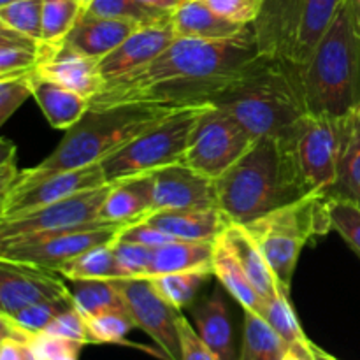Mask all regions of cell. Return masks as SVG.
<instances>
[{
	"instance_id": "obj_1",
	"label": "cell",
	"mask_w": 360,
	"mask_h": 360,
	"mask_svg": "<svg viewBox=\"0 0 360 360\" xmlns=\"http://www.w3.org/2000/svg\"><path fill=\"white\" fill-rule=\"evenodd\" d=\"M259 56L253 30L221 41L176 37L150 63L105 81L90 105L213 104Z\"/></svg>"
},
{
	"instance_id": "obj_18",
	"label": "cell",
	"mask_w": 360,
	"mask_h": 360,
	"mask_svg": "<svg viewBox=\"0 0 360 360\" xmlns=\"http://www.w3.org/2000/svg\"><path fill=\"white\" fill-rule=\"evenodd\" d=\"M174 39L171 16L160 23L143 25L136 28L118 48L98 60L102 77L104 81H111L146 65L151 60L157 58Z\"/></svg>"
},
{
	"instance_id": "obj_43",
	"label": "cell",
	"mask_w": 360,
	"mask_h": 360,
	"mask_svg": "<svg viewBox=\"0 0 360 360\" xmlns=\"http://www.w3.org/2000/svg\"><path fill=\"white\" fill-rule=\"evenodd\" d=\"M27 74L0 77V125H6L28 97H34Z\"/></svg>"
},
{
	"instance_id": "obj_38",
	"label": "cell",
	"mask_w": 360,
	"mask_h": 360,
	"mask_svg": "<svg viewBox=\"0 0 360 360\" xmlns=\"http://www.w3.org/2000/svg\"><path fill=\"white\" fill-rule=\"evenodd\" d=\"M74 301L72 297L67 299H55V301L39 302V304L27 306V308L20 309V311L13 313V315H0L6 322L14 326L16 329L23 330V333L35 334L42 333L60 313L65 309L72 308Z\"/></svg>"
},
{
	"instance_id": "obj_54",
	"label": "cell",
	"mask_w": 360,
	"mask_h": 360,
	"mask_svg": "<svg viewBox=\"0 0 360 360\" xmlns=\"http://www.w3.org/2000/svg\"><path fill=\"white\" fill-rule=\"evenodd\" d=\"M355 16H357V28H359V34H360V2H355Z\"/></svg>"
},
{
	"instance_id": "obj_46",
	"label": "cell",
	"mask_w": 360,
	"mask_h": 360,
	"mask_svg": "<svg viewBox=\"0 0 360 360\" xmlns=\"http://www.w3.org/2000/svg\"><path fill=\"white\" fill-rule=\"evenodd\" d=\"M179 345H181V360H218L210 347L202 341L197 329L190 323L183 313L178 316Z\"/></svg>"
},
{
	"instance_id": "obj_28",
	"label": "cell",
	"mask_w": 360,
	"mask_h": 360,
	"mask_svg": "<svg viewBox=\"0 0 360 360\" xmlns=\"http://www.w3.org/2000/svg\"><path fill=\"white\" fill-rule=\"evenodd\" d=\"M290 345L271 327L262 315L245 311V330L239 360H285Z\"/></svg>"
},
{
	"instance_id": "obj_15",
	"label": "cell",
	"mask_w": 360,
	"mask_h": 360,
	"mask_svg": "<svg viewBox=\"0 0 360 360\" xmlns=\"http://www.w3.org/2000/svg\"><path fill=\"white\" fill-rule=\"evenodd\" d=\"M60 274L0 259V311L13 315L27 306L72 297Z\"/></svg>"
},
{
	"instance_id": "obj_52",
	"label": "cell",
	"mask_w": 360,
	"mask_h": 360,
	"mask_svg": "<svg viewBox=\"0 0 360 360\" xmlns=\"http://www.w3.org/2000/svg\"><path fill=\"white\" fill-rule=\"evenodd\" d=\"M316 360H338V359L330 357L329 354H326V352H323V350H320V348L316 347Z\"/></svg>"
},
{
	"instance_id": "obj_12",
	"label": "cell",
	"mask_w": 360,
	"mask_h": 360,
	"mask_svg": "<svg viewBox=\"0 0 360 360\" xmlns=\"http://www.w3.org/2000/svg\"><path fill=\"white\" fill-rule=\"evenodd\" d=\"M109 190H111V183L97 186V188L84 190L76 195L48 204L39 210L28 211L25 214L0 218V241L97 224L101 221L102 204H104Z\"/></svg>"
},
{
	"instance_id": "obj_49",
	"label": "cell",
	"mask_w": 360,
	"mask_h": 360,
	"mask_svg": "<svg viewBox=\"0 0 360 360\" xmlns=\"http://www.w3.org/2000/svg\"><path fill=\"white\" fill-rule=\"evenodd\" d=\"M0 360H39L35 352L25 340L11 334H2Z\"/></svg>"
},
{
	"instance_id": "obj_25",
	"label": "cell",
	"mask_w": 360,
	"mask_h": 360,
	"mask_svg": "<svg viewBox=\"0 0 360 360\" xmlns=\"http://www.w3.org/2000/svg\"><path fill=\"white\" fill-rule=\"evenodd\" d=\"M224 236L229 245H231L234 255L238 257L243 269L248 274L250 281L255 285L259 294L262 295L264 302L267 299L274 297L278 292H287L278 281L276 274H274L271 264L267 262L262 250L259 248L255 239L252 238V234L243 225L229 224L227 229L224 231ZM287 294H290V292H287Z\"/></svg>"
},
{
	"instance_id": "obj_26",
	"label": "cell",
	"mask_w": 360,
	"mask_h": 360,
	"mask_svg": "<svg viewBox=\"0 0 360 360\" xmlns=\"http://www.w3.org/2000/svg\"><path fill=\"white\" fill-rule=\"evenodd\" d=\"M213 276L220 281L221 287L227 294H231L243 311H253L262 315L264 311V299L255 288V285L250 281L248 274L239 264L238 257L232 252L231 245L227 243L225 236L214 241L213 253Z\"/></svg>"
},
{
	"instance_id": "obj_48",
	"label": "cell",
	"mask_w": 360,
	"mask_h": 360,
	"mask_svg": "<svg viewBox=\"0 0 360 360\" xmlns=\"http://www.w3.org/2000/svg\"><path fill=\"white\" fill-rule=\"evenodd\" d=\"M20 172L16 167V146L9 139L2 137L0 139V197L13 188L16 179L20 178Z\"/></svg>"
},
{
	"instance_id": "obj_16",
	"label": "cell",
	"mask_w": 360,
	"mask_h": 360,
	"mask_svg": "<svg viewBox=\"0 0 360 360\" xmlns=\"http://www.w3.org/2000/svg\"><path fill=\"white\" fill-rule=\"evenodd\" d=\"M153 178V211L218 207L217 181L185 164L150 172Z\"/></svg>"
},
{
	"instance_id": "obj_19",
	"label": "cell",
	"mask_w": 360,
	"mask_h": 360,
	"mask_svg": "<svg viewBox=\"0 0 360 360\" xmlns=\"http://www.w3.org/2000/svg\"><path fill=\"white\" fill-rule=\"evenodd\" d=\"M139 25L132 21L94 16L83 11L62 44L90 58L102 60L118 48Z\"/></svg>"
},
{
	"instance_id": "obj_40",
	"label": "cell",
	"mask_w": 360,
	"mask_h": 360,
	"mask_svg": "<svg viewBox=\"0 0 360 360\" xmlns=\"http://www.w3.org/2000/svg\"><path fill=\"white\" fill-rule=\"evenodd\" d=\"M91 345L122 343L127 334L136 327L127 309H111L94 316H84Z\"/></svg>"
},
{
	"instance_id": "obj_2",
	"label": "cell",
	"mask_w": 360,
	"mask_h": 360,
	"mask_svg": "<svg viewBox=\"0 0 360 360\" xmlns=\"http://www.w3.org/2000/svg\"><path fill=\"white\" fill-rule=\"evenodd\" d=\"M217 181L218 210L229 224L248 225L311 192L292 144L259 137Z\"/></svg>"
},
{
	"instance_id": "obj_11",
	"label": "cell",
	"mask_w": 360,
	"mask_h": 360,
	"mask_svg": "<svg viewBox=\"0 0 360 360\" xmlns=\"http://www.w3.org/2000/svg\"><path fill=\"white\" fill-rule=\"evenodd\" d=\"M253 143L255 137L234 116L207 104L193 125L181 164L218 179Z\"/></svg>"
},
{
	"instance_id": "obj_13",
	"label": "cell",
	"mask_w": 360,
	"mask_h": 360,
	"mask_svg": "<svg viewBox=\"0 0 360 360\" xmlns=\"http://www.w3.org/2000/svg\"><path fill=\"white\" fill-rule=\"evenodd\" d=\"M112 281L137 329L144 330L169 360H181L178 330L181 311L158 294L150 278H120Z\"/></svg>"
},
{
	"instance_id": "obj_30",
	"label": "cell",
	"mask_w": 360,
	"mask_h": 360,
	"mask_svg": "<svg viewBox=\"0 0 360 360\" xmlns=\"http://www.w3.org/2000/svg\"><path fill=\"white\" fill-rule=\"evenodd\" d=\"M115 241L95 246L81 255L74 257L69 262L62 264L55 273L70 281L79 280H120L123 278L122 269L116 260Z\"/></svg>"
},
{
	"instance_id": "obj_41",
	"label": "cell",
	"mask_w": 360,
	"mask_h": 360,
	"mask_svg": "<svg viewBox=\"0 0 360 360\" xmlns=\"http://www.w3.org/2000/svg\"><path fill=\"white\" fill-rule=\"evenodd\" d=\"M112 248H115V255L123 278H150L155 248L139 245V243L120 241V239H116Z\"/></svg>"
},
{
	"instance_id": "obj_47",
	"label": "cell",
	"mask_w": 360,
	"mask_h": 360,
	"mask_svg": "<svg viewBox=\"0 0 360 360\" xmlns=\"http://www.w3.org/2000/svg\"><path fill=\"white\" fill-rule=\"evenodd\" d=\"M120 241H129V243H139V245L151 246V248H157V246L165 245V243L176 241L171 236L165 234L160 229L153 227L151 224H148L146 220L139 221L136 225H129V227L123 229L118 234Z\"/></svg>"
},
{
	"instance_id": "obj_53",
	"label": "cell",
	"mask_w": 360,
	"mask_h": 360,
	"mask_svg": "<svg viewBox=\"0 0 360 360\" xmlns=\"http://www.w3.org/2000/svg\"><path fill=\"white\" fill-rule=\"evenodd\" d=\"M285 360H308V359H304V357H301V355L299 354H295V352H288V355L287 357H285Z\"/></svg>"
},
{
	"instance_id": "obj_14",
	"label": "cell",
	"mask_w": 360,
	"mask_h": 360,
	"mask_svg": "<svg viewBox=\"0 0 360 360\" xmlns=\"http://www.w3.org/2000/svg\"><path fill=\"white\" fill-rule=\"evenodd\" d=\"M102 185H108V179L101 164L16 181L6 195L0 197V218L25 214Z\"/></svg>"
},
{
	"instance_id": "obj_8",
	"label": "cell",
	"mask_w": 360,
	"mask_h": 360,
	"mask_svg": "<svg viewBox=\"0 0 360 360\" xmlns=\"http://www.w3.org/2000/svg\"><path fill=\"white\" fill-rule=\"evenodd\" d=\"M206 105L174 109L167 118L105 158L101 165L108 183L150 174L167 165L181 164L193 125Z\"/></svg>"
},
{
	"instance_id": "obj_20",
	"label": "cell",
	"mask_w": 360,
	"mask_h": 360,
	"mask_svg": "<svg viewBox=\"0 0 360 360\" xmlns=\"http://www.w3.org/2000/svg\"><path fill=\"white\" fill-rule=\"evenodd\" d=\"M176 37L221 41L245 35L252 25H239L211 9L204 0H183L171 13Z\"/></svg>"
},
{
	"instance_id": "obj_9",
	"label": "cell",
	"mask_w": 360,
	"mask_h": 360,
	"mask_svg": "<svg viewBox=\"0 0 360 360\" xmlns=\"http://www.w3.org/2000/svg\"><path fill=\"white\" fill-rule=\"evenodd\" d=\"M352 116L306 115L290 144L311 192L327 193L336 183L341 160L354 139Z\"/></svg>"
},
{
	"instance_id": "obj_35",
	"label": "cell",
	"mask_w": 360,
	"mask_h": 360,
	"mask_svg": "<svg viewBox=\"0 0 360 360\" xmlns=\"http://www.w3.org/2000/svg\"><path fill=\"white\" fill-rule=\"evenodd\" d=\"M84 11L94 16L112 18V20L132 21L139 25H153L169 20L171 13L153 9L141 0H94Z\"/></svg>"
},
{
	"instance_id": "obj_56",
	"label": "cell",
	"mask_w": 360,
	"mask_h": 360,
	"mask_svg": "<svg viewBox=\"0 0 360 360\" xmlns=\"http://www.w3.org/2000/svg\"><path fill=\"white\" fill-rule=\"evenodd\" d=\"M91 2H94V0H81V4H83L84 7H88V6H90Z\"/></svg>"
},
{
	"instance_id": "obj_23",
	"label": "cell",
	"mask_w": 360,
	"mask_h": 360,
	"mask_svg": "<svg viewBox=\"0 0 360 360\" xmlns=\"http://www.w3.org/2000/svg\"><path fill=\"white\" fill-rule=\"evenodd\" d=\"M27 76L32 95L53 129L69 130L90 109V98L41 76L35 69L28 70Z\"/></svg>"
},
{
	"instance_id": "obj_37",
	"label": "cell",
	"mask_w": 360,
	"mask_h": 360,
	"mask_svg": "<svg viewBox=\"0 0 360 360\" xmlns=\"http://www.w3.org/2000/svg\"><path fill=\"white\" fill-rule=\"evenodd\" d=\"M333 200H345L360 207V134H355L341 160L336 183L326 193Z\"/></svg>"
},
{
	"instance_id": "obj_24",
	"label": "cell",
	"mask_w": 360,
	"mask_h": 360,
	"mask_svg": "<svg viewBox=\"0 0 360 360\" xmlns=\"http://www.w3.org/2000/svg\"><path fill=\"white\" fill-rule=\"evenodd\" d=\"M190 308L195 320L197 333L218 360H239L236 355L231 311L224 292L217 288L213 295L193 302Z\"/></svg>"
},
{
	"instance_id": "obj_32",
	"label": "cell",
	"mask_w": 360,
	"mask_h": 360,
	"mask_svg": "<svg viewBox=\"0 0 360 360\" xmlns=\"http://www.w3.org/2000/svg\"><path fill=\"white\" fill-rule=\"evenodd\" d=\"M213 276V271L210 269H193L181 271V273L160 274V276L150 278L153 287L158 294L165 299L176 309H185L195 302L197 295L202 290L207 280Z\"/></svg>"
},
{
	"instance_id": "obj_17",
	"label": "cell",
	"mask_w": 360,
	"mask_h": 360,
	"mask_svg": "<svg viewBox=\"0 0 360 360\" xmlns=\"http://www.w3.org/2000/svg\"><path fill=\"white\" fill-rule=\"evenodd\" d=\"M41 76L91 98L104 88V77L101 74L98 60L84 56L65 44H41V58L35 67Z\"/></svg>"
},
{
	"instance_id": "obj_33",
	"label": "cell",
	"mask_w": 360,
	"mask_h": 360,
	"mask_svg": "<svg viewBox=\"0 0 360 360\" xmlns=\"http://www.w3.org/2000/svg\"><path fill=\"white\" fill-rule=\"evenodd\" d=\"M72 301L83 316H94L111 309H127L112 280L72 281Z\"/></svg>"
},
{
	"instance_id": "obj_4",
	"label": "cell",
	"mask_w": 360,
	"mask_h": 360,
	"mask_svg": "<svg viewBox=\"0 0 360 360\" xmlns=\"http://www.w3.org/2000/svg\"><path fill=\"white\" fill-rule=\"evenodd\" d=\"M174 109L178 108L158 104H116L108 108L90 105L79 122L67 130L55 151L34 167L21 171L16 181L102 164L130 141L167 118Z\"/></svg>"
},
{
	"instance_id": "obj_50",
	"label": "cell",
	"mask_w": 360,
	"mask_h": 360,
	"mask_svg": "<svg viewBox=\"0 0 360 360\" xmlns=\"http://www.w3.org/2000/svg\"><path fill=\"white\" fill-rule=\"evenodd\" d=\"M141 2L146 4V6H150V7H153V9L165 11V13H172V11H174L176 7L183 2V0H141Z\"/></svg>"
},
{
	"instance_id": "obj_27",
	"label": "cell",
	"mask_w": 360,
	"mask_h": 360,
	"mask_svg": "<svg viewBox=\"0 0 360 360\" xmlns=\"http://www.w3.org/2000/svg\"><path fill=\"white\" fill-rule=\"evenodd\" d=\"M213 243L171 241L153 250L150 278L181 271L210 269L213 271Z\"/></svg>"
},
{
	"instance_id": "obj_39",
	"label": "cell",
	"mask_w": 360,
	"mask_h": 360,
	"mask_svg": "<svg viewBox=\"0 0 360 360\" xmlns=\"http://www.w3.org/2000/svg\"><path fill=\"white\" fill-rule=\"evenodd\" d=\"M0 27L42 41V0H16L0 6Z\"/></svg>"
},
{
	"instance_id": "obj_5",
	"label": "cell",
	"mask_w": 360,
	"mask_h": 360,
	"mask_svg": "<svg viewBox=\"0 0 360 360\" xmlns=\"http://www.w3.org/2000/svg\"><path fill=\"white\" fill-rule=\"evenodd\" d=\"M301 74L309 115H354L360 102V34L354 0H345Z\"/></svg>"
},
{
	"instance_id": "obj_7",
	"label": "cell",
	"mask_w": 360,
	"mask_h": 360,
	"mask_svg": "<svg viewBox=\"0 0 360 360\" xmlns=\"http://www.w3.org/2000/svg\"><path fill=\"white\" fill-rule=\"evenodd\" d=\"M243 227L262 250L281 287L290 292L302 248L309 239L326 236L333 229L330 199L326 193H309Z\"/></svg>"
},
{
	"instance_id": "obj_44",
	"label": "cell",
	"mask_w": 360,
	"mask_h": 360,
	"mask_svg": "<svg viewBox=\"0 0 360 360\" xmlns=\"http://www.w3.org/2000/svg\"><path fill=\"white\" fill-rule=\"evenodd\" d=\"M42 333L51 334V336L56 338H63V340L77 341V343L83 345H91L86 320H84V316L81 315L79 309H77L76 306L60 313Z\"/></svg>"
},
{
	"instance_id": "obj_55",
	"label": "cell",
	"mask_w": 360,
	"mask_h": 360,
	"mask_svg": "<svg viewBox=\"0 0 360 360\" xmlns=\"http://www.w3.org/2000/svg\"><path fill=\"white\" fill-rule=\"evenodd\" d=\"M11 2H16V0H0V6H7Z\"/></svg>"
},
{
	"instance_id": "obj_29",
	"label": "cell",
	"mask_w": 360,
	"mask_h": 360,
	"mask_svg": "<svg viewBox=\"0 0 360 360\" xmlns=\"http://www.w3.org/2000/svg\"><path fill=\"white\" fill-rule=\"evenodd\" d=\"M287 292H278L274 297L264 302L262 316L271 323L274 330L290 345V350L308 360H316V347L306 338L297 315L290 304Z\"/></svg>"
},
{
	"instance_id": "obj_3",
	"label": "cell",
	"mask_w": 360,
	"mask_h": 360,
	"mask_svg": "<svg viewBox=\"0 0 360 360\" xmlns=\"http://www.w3.org/2000/svg\"><path fill=\"white\" fill-rule=\"evenodd\" d=\"M213 104L234 116L255 139L276 137L287 143L309 115L301 67L266 55H260Z\"/></svg>"
},
{
	"instance_id": "obj_22",
	"label": "cell",
	"mask_w": 360,
	"mask_h": 360,
	"mask_svg": "<svg viewBox=\"0 0 360 360\" xmlns=\"http://www.w3.org/2000/svg\"><path fill=\"white\" fill-rule=\"evenodd\" d=\"M148 224L160 229L176 241L213 243L224 234L229 221L218 207L206 210H165L153 211Z\"/></svg>"
},
{
	"instance_id": "obj_21",
	"label": "cell",
	"mask_w": 360,
	"mask_h": 360,
	"mask_svg": "<svg viewBox=\"0 0 360 360\" xmlns=\"http://www.w3.org/2000/svg\"><path fill=\"white\" fill-rule=\"evenodd\" d=\"M153 213V178L151 174L134 176L111 183L101 210V221L136 225Z\"/></svg>"
},
{
	"instance_id": "obj_45",
	"label": "cell",
	"mask_w": 360,
	"mask_h": 360,
	"mask_svg": "<svg viewBox=\"0 0 360 360\" xmlns=\"http://www.w3.org/2000/svg\"><path fill=\"white\" fill-rule=\"evenodd\" d=\"M211 9L239 25H252L266 0H204Z\"/></svg>"
},
{
	"instance_id": "obj_36",
	"label": "cell",
	"mask_w": 360,
	"mask_h": 360,
	"mask_svg": "<svg viewBox=\"0 0 360 360\" xmlns=\"http://www.w3.org/2000/svg\"><path fill=\"white\" fill-rule=\"evenodd\" d=\"M2 334H11V336L21 338V340L27 341L39 360H77L84 347L83 343H77V341L63 340V338H56L46 333H23V330L16 329L4 319Z\"/></svg>"
},
{
	"instance_id": "obj_42",
	"label": "cell",
	"mask_w": 360,
	"mask_h": 360,
	"mask_svg": "<svg viewBox=\"0 0 360 360\" xmlns=\"http://www.w3.org/2000/svg\"><path fill=\"white\" fill-rule=\"evenodd\" d=\"M330 221L334 231L360 257V207L345 200L330 199Z\"/></svg>"
},
{
	"instance_id": "obj_57",
	"label": "cell",
	"mask_w": 360,
	"mask_h": 360,
	"mask_svg": "<svg viewBox=\"0 0 360 360\" xmlns=\"http://www.w3.org/2000/svg\"><path fill=\"white\" fill-rule=\"evenodd\" d=\"M355 2H360V0H355Z\"/></svg>"
},
{
	"instance_id": "obj_31",
	"label": "cell",
	"mask_w": 360,
	"mask_h": 360,
	"mask_svg": "<svg viewBox=\"0 0 360 360\" xmlns=\"http://www.w3.org/2000/svg\"><path fill=\"white\" fill-rule=\"evenodd\" d=\"M41 44L42 41L0 27V77L16 76L35 69L41 58Z\"/></svg>"
},
{
	"instance_id": "obj_51",
	"label": "cell",
	"mask_w": 360,
	"mask_h": 360,
	"mask_svg": "<svg viewBox=\"0 0 360 360\" xmlns=\"http://www.w3.org/2000/svg\"><path fill=\"white\" fill-rule=\"evenodd\" d=\"M352 123H354V132L360 134V102L357 109L354 111V115H352Z\"/></svg>"
},
{
	"instance_id": "obj_6",
	"label": "cell",
	"mask_w": 360,
	"mask_h": 360,
	"mask_svg": "<svg viewBox=\"0 0 360 360\" xmlns=\"http://www.w3.org/2000/svg\"><path fill=\"white\" fill-rule=\"evenodd\" d=\"M345 0H266L252 23L260 55L302 67Z\"/></svg>"
},
{
	"instance_id": "obj_10",
	"label": "cell",
	"mask_w": 360,
	"mask_h": 360,
	"mask_svg": "<svg viewBox=\"0 0 360 360\" xmlns=\"http://www.w3.org/2000/svg\"><path fill=\"white\" fill-rule=\"evenodd\" d=\"M125 227L129 225L97 221V224L79 225V227L65 229V231L2 239L0 259L56 271L62 264L69 262L74 257L95 246L116 241L118 234Z\"/></svg>"
},
{
	"instance_id": "obj_34",
	"label": "cell",
	"mask_w": 360,
	"mask_h": 360,
	"mask_svg": "<svg viewBox=\"0 0 360 360\" xmlns=\"http://www.w3.org/2000/svg\"><path fill=\"white\" fill-rule=\"evenodd\" d=\"M83 11L81 0H42V42L62 44Z\"/></svg>"
}]
</instances>
